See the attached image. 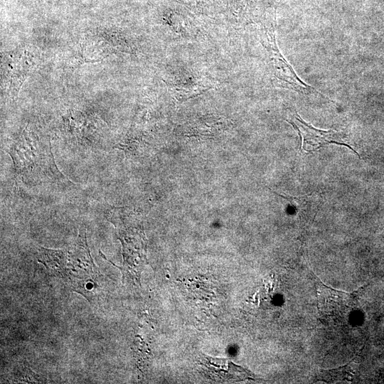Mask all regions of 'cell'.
I'll return each instance as SVG.
<instances>
[{
    "label": "cell",
    "mask_w": 384,
    "mask_h": 384,
    "mask_svg": "<svg viewBox=\"0 0 384 384\" xmlns=\"http://www.w3.org/2000/svg\"><path fill=\"white\" fill-rule=\"evenodd\" d=\"M9 154L16 175L24 180L38 182L63 177L55 164L49 142H41L23 132L13 144Z\"/></svg>",
    "instance_id": "6da1fadb"
},
{
    "label": "cell",
    "mask_w": 384,
    "mask_h": 384,
    "mask_svg": "<svg viewBox=\"0 0 384 384\" xmlns=\"http://www.w3.org/2000/svg\"><path fill=\"white\" fill-rule=\"evenodd\" d=\"M317 296L321 317L329 324L345 322L355 306L352 294L334 290L322 284L317 285Z\"/></svg>",
    "instance_id": "277c9868"
},
{
    "label": "cell",
    "mask_w": 384,
    "mask_h": 384,
    "mask_svg": "<svg viewBox=\"0 0 384 384\" xmlns=\"http://www.w3.org/2000/svg\"><path fill=\"white\" fill-rule=\"evenodd\" d=\"M113 224L117 229L118 238L122 245V265H115L100 252L105 260L120 270L123 282L139 283L141 272L147 263L146 243L143 230L129 224L127 217L116 220Z\"/></svg>",
    "instance_id": "3957f363"
},
{
    "label": "cell",
    "mask_w": 384,
    "mask_h": 384,
    "mask_svg": "<svg viewBox=\"0 0 384 384\" xmlns=\"http://www.w3.org/2000/svg\"><path fill=\"white\" fill-rule=\"evenodd\" d=\"M267 42L264 45L271 59L274 75L281 86L299 92H316L314 87L304 83L297 75L291 65L279 52L275 38L274 31L267 32Z\"/></svg>",
    "instance_id": "5b68a950"
},
{
    "label": "cell",
    "mask_w": 384,
    "mask_h": 384,
    "mask_svg": "<svg viewBox=\"0 0 384 384\" xmlns=\"http://www.w3.org/2000/svg\"><path fill=\"white\" fill-rule=\"evenodd\" d=\"M288 122L298 130L302 139V147L306 151H316L326 144L334 143L346 146L356 153L350 145L344 142L341 138V134L336 131L316 129L304 122L297 113L292 120Z\"/></svg>",
    "instance_id": "8992f818"
},
{
    "label": "cell",
    "mask_w": 384,
    "mask_h": 384,
    "mask_svg": "<svg viewBox=\"0 0 384 384\" xmlns=\"http://www.w3.org/2000/svg\"><path fill=\"white\" fill-rule=\"evenodd\" d=\"M67 252V267L63 279L74 291L92 301L94 290L99 287L97 281L100 274L91 257L84 228H81L76 241Z\"/></svg>",
    "instance_id": "7a4b0ae2"
},
{
    "label": "cell",
    "mask_w": 384,
    "mask_h": 384,
    "mask_svg": "<svg viewBox=\"0 0 384 384\" xmlns=\"http://www.w3.org/2000/svg\"><path fill=\"white\" fill-rule=\"evenodd\" d=\"M172 85V90L175 96L179 99H186L193 95H198L206 90L213 87V82L206 77L191 75L183 78L182 80H176Z\"/></svg>",
    "instance_id": "ba28073f"
},
{
    "label": "cell",
    "mask_w": 384,
    "mask_h": 384,
    "mask_svg": "<svg viewBox=\"0 0 384 384\" xmlns=\"http://www.w3.org/2000/svg\"><path fill=\"white\" fill-rule=\"evenodd\" d=\"M38 260L50 273L64 278L68 261L67 250H52L40 247Z\"/></svg>",
    "instance_id": "9c48e42d"
},
{
    "label": "cell",
    "mask_w": 384,
    "mask_h": 384,
    "mask_svg": "<svg viewBox=\"0 0 384 384\" xmlns=\"http://www.w3.org/2000/svg\"><path fill=\"white\" fill-rule=\"evenodd\" d=\"M201 363L210 377L220 380H242L251 378L252 375L245 369L226 359L201 356Z\"/></svg>",
    "instance_id": "52a82bcc"
}]
</instances>
